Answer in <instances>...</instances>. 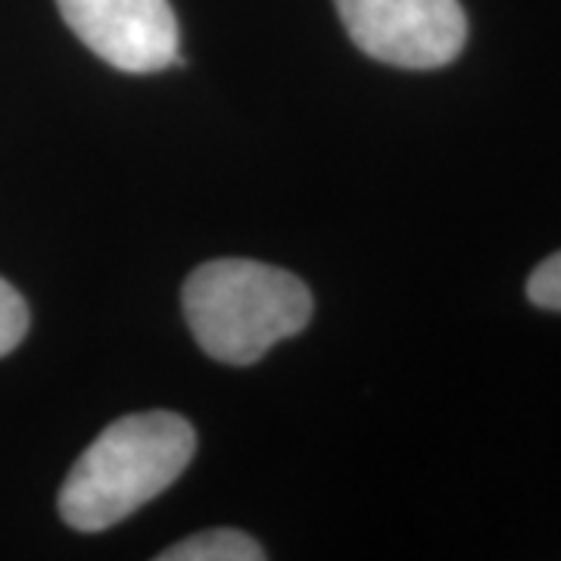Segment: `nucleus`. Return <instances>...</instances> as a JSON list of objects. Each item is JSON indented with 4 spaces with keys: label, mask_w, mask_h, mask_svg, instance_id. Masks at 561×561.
Here are the masks:
<instances>
[{
    "label": "nucleus",
    "mask_w": 561,
    "mask_h": 561,
    "mask_svg": "<svg viewBox=\"0 0 561 561\" xmlns=\"http://www.w3.org/2000/svg\"><path fill=\"white\" fill-rule=\"evenodd\" d=\"M76 38L128 76L175 66L179 20L169 0H57Z\"/></svg>",
    "instance_id": "4"
},
{
    "label": "nucleus",
    "mask_w": 561,
    "mask_h": 561,
    "mask_svg": "<svg viewBox=\"0 0 561 561\" xmlns=\"http://www.w3.org/2000/svg\"><path fill=\"white\" fill-rule=\"evenodd\" d=\"M25 334H28V306L10 280L0 278V356L13 353Z\"/></svg>",
    "instance_id": "6"
},
{
    "label": "nucleus",
    "mask_w": 561,
    "mask_h": 561,
    "mask_svg": "<svg viewBox=\"0 0 561 561\" xmlns=\"http://www.w3.org/2000/svg\"><path fill=\"white\" fill-rule=\"evenodd\" d=\"M194 449L197 434L175 412H140L106 424L62 481V522L81 534L125 522L179 481Z\"/></svg>",
    "instance_id": "1"
},
{
    "label": "nucleus",
    "mask_w": 561,
    "mask_h": 561,
    "mask_svg": "<svg viewBox=\"0 0 561 561\" xmlns=\"http://www.w3.org/2000/svg\"><path fill=\"white\" fill-rule=\"evenodd\" d=\"M194 341L225 365H253L312 319V294L297 275L256 260H213L184 284Z\"/></svg>",
    "instance_id": "2"
},
{
    "label": "nucleus",
    "mask_w": 561,
    "mask_h": 561,
    "mask_svg": "<svg viewBox=\"0 0 561 561\" xmlns=\"http://www.w3.org/2000/svg\"><path fill=\"white\" fill-rule=\"evenodd\" d=\"M527 297L540 309L561 312V250L534 268V275L527 278Z\"/></svg>",
    "instance_id": "7"
},
{
    "label": "nucleus",
    "mask_w": 561,
    "mask_h": 561,
    "mask_svg": "<svg viewBox=\"0 0 561 561\" xmlns=\"http://www.w3.org/2000/svg\"><path fill=\"white\" fill-rule=\"evenodd\" d=\"M265 552L253 537L234 527L203 530L165 549L160 561H262Z\"/></svg>",
    "instance_id": "5"
},
{
    "label": "nucleus",
    "mask_w": 561,
    "mask_h": 561,
    "mask_svg": "<svg viewBox=\"0 0 561 561\" xmlns=\"http://www.w3.org/2000/svg\"><path fill=\"white\" fill-rule=\"evenodd\" d=\"M343 28L371 60L397 69H443L468 41L459 0H334Z\"/></svg>",
    "instance_id": "3"
}]
</instances>
